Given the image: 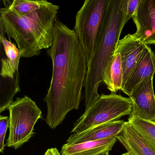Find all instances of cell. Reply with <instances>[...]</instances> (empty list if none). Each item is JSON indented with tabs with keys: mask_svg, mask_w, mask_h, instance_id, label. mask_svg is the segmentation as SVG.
<instances>
[{
	"mask_svg": "<svg viewBox=\"0 0 155 155\" xmlns=\"http://www.w3.org/2000/svg\"><path fill=\"white\" fill-rule=\"evenodd\" d=\"M47 53L52 61V73L44 99L47 106L46 122L55 129L70 111L79 107L87 63L75 31L58 18L52 31V45Z\"/></svg>",
	"mask_w": 155,
	"mask_h": 155,
	"instance_id": "6da1fadb",
	"label": "cell"
},
{
	"mask_svg": "<svg viewBox=\"0 0 155 155\" xmlns=\"http://www.w3.org/2000/svg\"><path fill=\"white\" fill-rule=\"evenodd\" d=\"M59 7L47 1L38 9L21 15L8 8L0 10V24L16 41L21 57L38 56L52 45V31Z\"/></svg>",
	"mask_w": 155,
	"mask_h": 155,
	"instance_id": "7a4b0ae2",
	"label": "cell"
},
{
	"mask_svg": "<svg viewBox=\"0 0 155 155\" xmlns=\"http://www.w3.org/2000/svg\"><path fill=\"white\" fill-rule=\"evenodd\" d=\"M123 19V0H110L94 54L87 64L84 86L85 110L100 97L98 88L120 40Z\"/></svg>",
	"mask_w": 155,
	"mask_h": 155,
	"instance_id": "3957f363",
	"label": "cell"
},
{
	"mask_svg": "<svg viewBox=\"0 0 155 155\" xmlns=\"http://www.w3.org/2000/svg\"><path fill=\"white\" fill-rule=\"evenodd\" d=\"M132 109V102L129 97L116 93L102 94L77 120L71 133H80L98 125L119 120L123 116L130 115Z\"/></svg>",
	"mask_w": 155,
	"mask_h": 155,
	"instance_id": "277c9868",
	"label": "cell"
},
{
	"mask_svg": "<svg viewBox=\"0 0 155 155\" xmlns=\"http://www.w3.org/2000/svg\"><path fill=\"white\" fill-rule=\"evenodd\" d=\"M110 0H86L75 18L74 31L87 63L91 60Z\"/></svg>",
	"mask_w": 155,
	"mask_h": 155,
	"instance_id": "5b68a950",
	"label": "cell"
},
{
	"mask_svg": "<svg viewBox=\"0 0 155 155\" xmlns=\"http://www.w3.org/2000/svg\"><path fill=\"white\" fill-rule=\"evenodd\" d=\"M8 110L9 133L6 145L18 149L34 136V127L42 118V112L36 102L27 96L17 98Z\"/></svg>",
	"mask_w": 155,
	"mask_h": 155,
	"instance_id": "8992f818",
	"label": "cell"
},
{
	"mask_svg": "<svg viewBox=\"0 0 155 155\" xmlns=\"http://www.w3.org/2000/svg\"><path fill=\"white\" fill-rule=\"evenodd\" d=\"M153 77L147 78L132 91L129 98L132 109L129 117H137L155 123V95Z\"/></svg>",
	"mask_w": 155,
	"mask_h": 155,
	"instance_id": "52a82bcc",
	"label": "cell"
},
{
	"mask_svg": "<svg viewBox=\"0 0 155 155\" xmlns=\"http://www.w3.org/2000/svg\"><path fill=\"white\" fill-rule=\"evenodd\" d=\"M147 44L134 33L127 34L119 41L115 52L120 55L123 71V88L139 60Z\"/></svg>",
	"mask_w": 155,
	"mask_h": 155,
	"instance_id": "ba28073f",
	"label": "cell"
},
{
	"mask_svg": "<svg viewBox=\"0 0 155 155\" xmlns=\"http://www.w3.org/2000/svg\"><path fill=\"white\" fill-rule=\"evenodd\" d=\"M132 18L137 28L135 34L147 45L155 44V13L150 0H141Z\"/></svg>",
	"mask_w": 155,
	"mask_h": 155,
	"instance_id": "9c48e42d",
	"label": "cell"
},
{
	"mask_svg": "<svg viewBox=\"0 0 155 155\" xmlns=\"http://www.w3.org/2000/svg\"><path fill=\"white\" fill-rule=\"evenodd\" d=\"M155 54L147 45L121 91L129 97L134 88L145 79L154 77Z\"/></svg>",
	"mask_w": 155,
	"mask_h": 155,
	"instance_id": "30bf717a",
	"label": "cell"
},
{
	"mask_svg": "<svg viewBox=\"0 0 155 155\" xmlns=\"http://www.w3.org/2000/svg\"><path fill=\"white\" fill-rule=\"evenodd\" d=\"M126 122L119 120L98 125L80 133H73L68 138L66 143L78 144L117 137L123 130Z\"/></svg>",
	"mask_w": 155,
	"mask_h": 155,
	"instance_id": "8fae6325",
	"label": "cell"
},
{
	"mask_svg": "<svg viewBox=\"0 0 155 155\" xmlns=\"http://www.w3.org/2000/svg\"><path fill=\"white\" fill-rule=\"evenodd\" d=\"M5 30L0 24V44L3 47L4 54H1V69L0 76L2 78H14L19 71V65L21 56L19 49L14 43L6 38Z\"/></svg>",
	"mask_w": 155,
	"mask_h": 155,
	"instance_id": "7c38bea8",
	"label": "cell"
},
{
	"mask_svg": "<svg viewBox=\"0 0 155 155\" xmlns=\"http://www.w3.org/2000/svg\"><path fill=\"white\" fill-rule=\"evenodd\" d=\"M117 139L130 155H155V150L128 121H126L123 130L118 135Z\"/></svg>",
	"mask_w": 155,
	"mask_h": 155,
	"instance_id": "4fadbf2b",
	"label": "cell"
},
{
	"mask_svg": "<svg viewBox=\"0 0 155 155\" xmlns=\"http://www.w3.org/2000/svg\"><path fill=\"white\" fill-rule=\"evenodd\" d=\"M117 140V137H114L78 144L66 143L61 147L60 153L61 155H97L111 150Z\"/></svg>",
	"mask_w": 155,
	"mask_h": 155,
	"instance_id": "5bb4252c",
	"label": "cell"
},
{
	"mask_svg": "<svg viewBox=\"0 0 155 155\" xmlns=\"http://www.w3.org/2000/svg\"><path fill=\"white\" fill-rule=\"evenodd\" d=\"M102 82L111 92L121 90L123 83V71L119 53L115 52L105 69Z\"/></svg>",
	"mask_w": 155,
	"mask_h": 155,
	"instance_id": "9a60e30c",
	"label": "cell"
},
{
	"mask_svg": "<svg viewBox=\"0 0 155 155\" xmlns=\"http://www.w3.org/2000/svg\"><path fill=\"white\" fill-rule=\"evenodd\" d=\"M19 71L14 78L0 77V112L8 109L15 95L21 91Z\"/></svg>",
	"mask_w": 155,
	"mask_h": 155,
	"instance_id": "2e32d148",
	"label": "cell"
},
{
	"mask_svg": "<svg viewBox=\"0 0 155 155\" xmlns=\"http://www.w3.org/2000/svg\"><path fill=\"white\" fill-rule=\"evenodd\" d=\"M128 121L155 150V123L137 117H128Z\"/></svg>",
	"mask_w": 155,
	"mask_h": 155,
	"instance_id": "e0dca14e",
	"label": "cell"
},
{
	"mask_svg": "<svg viewBox=\"0 0 155 155\" xmlns=\"http://www.w3.org/2000/svg\"><path fill=\"white\" fill-rule=\"evenodd\" d=\"M4 8L10 9L21 15H25L41 8L47 2L46 0H2Z\"/></svg>",
	"mask_w": 155,
	"mask_h": 155,
	"instance_id": "ac0fdd59",
	"label": "cell"
},
{
	"mask_svg": "<svg viewBox=\"0 0 155 155\" xmlns=\"http://www.w3.org/2000/svg\"><path fill=\"white\" fill-rule=\"evenodd\" d=\"M140 1L141 0H123L124 27L137 11Z\"/></svg>",
	"mask_w": 155,
	"mask_h": 155,
	"instance_id": "d6986e66",
	"label": "cell"
},
{
	"mask_svg": "<svg viewBox=\"0 0 155 155\" xmlns=\"http://www.w3.org/2000/svg\"><path fill=\"white\" fill-rule=\"evenodd\" d=\"M9 117L0 116V152L4 153L6 144L4 143L6 132L9 128Z\"/></svg>",
	"mask_w": 155,
	"mask_h": 155,
	"instance_id": "ffe728a7",
	"label": "cell"
},
{
	"mask_svg": "<svg viewBox=\"0 0 155 155\" xmlns=\"http://www.w3.org/2000/svg\"><path fill=\"white\" fill-rule=\"evenodd\" d=\"M45 153L47 155H61L57 148H49Z\"/></svg>",
	"mask_w": 155,
	"mask_h": 155,
	"instance_id": "44dd1931",
	"label": "cell"
},
{
	"mask_svg": "<svg viewBox=\"0 0 155 155\" xmlns=\"http://www.w3.org/2000/svg\"><path fill=\"white\" fill-rule=\"evenodd\" d=\"M151 2V6H152V8L155 13V0H150Z\"/></svg>",
	"mask_w": 155,
	"mask_h": 155,
	"instance_id": "7402d4cb",
	"label": "cell"
},
{
	"mask_svg": "<svg viewBox=\"0 0 155 155\" xmlns=\"http://www.w3.org/2000/svg\"><path fill=\"white\" fill-rule=\"evenodd\" d=\"M109 151L107 150V151L101 152V153H99V154H97V155H109Z\"/></svg>",
	"mask_w": 155,
	"mask_h": 155,
	"instance_id": "603a6c76",
	"label": "cell"
},
{
	"mask_svg": "<svg viewBox=\"0 0 155 155\" xmlns=\"http://www.w3.org/2000/svg\"><path fill=\"white\" fill-rule=\"evenodd\" d=\"M121 155H130L129 154L128 152H126V153H124V154H122Z\"/></svg>",
	"mask_w": 155,
	"mask_h": 155,
	"instance_id": "cb8c5ba5",
	"label": "cell"
},
{
	"mask_svg": "<svg viewBox=\"0 0 155 155\" xmlns=\"http://www.w3.org/2000/svg\"><path fill=\"white\" fill-rule=\"evenodd\" d=\"M44 155H47V154L46 153H45V154H44Z\"/></svg>",
	"mask_w": 155,
	"mask_h": 155,
	"instance_id": "d4e9b609",
	"label": "cell"
}]
</instances>
